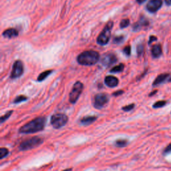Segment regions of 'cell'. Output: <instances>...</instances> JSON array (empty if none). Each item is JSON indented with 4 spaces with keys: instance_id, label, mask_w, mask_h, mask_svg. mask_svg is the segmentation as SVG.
<instances>
[{
    "instance_id": "obj_14",
    "label": "cell",
    "mask_w": 171,
    "mask_h": 171,
    "mask_svg": "<svg viewBox=\"0 0 171 171\" xmlns=\"http://www.w3.org/2000/svg\"><path fill=\"white\" fill-rule=\"evenodd\" d=\"M162 48H161V46L160 44H155L154 45L151 49V53H152V55L154 58H157L160 57L162 54Z\"/></svg>"
},
{
    "instance_id": "obj_33",
    "label": "cell",
    "mask_w": 171,
    "mask_h": 171,
    "mask_svg": "<svg viewBox=\"0 0 171 171\" xmlns=\"http://www.w3.org/2000/svg\"><path fill=\"white\" fill-rule=\"evenodd\" d=\"M165 2L167 5H171V0H165Z\"/></svg>"
},
{
    "instance_id": "obj_16",
    "label": "cell",
    "mask_w": 171,
    "mask_h": 171,
    "mask_svg": "<svg viewBox=\"0 0 171 171\" xmlns=\"http://www.w3.org/2000/svg\"><path fill=\"white\" fill-rule=\"evenodd\" d=\"M96 120H97V117L96 116H86L81 119L80 123L83 125H89L95 122Z\"/></svg>"
},
{
    "instance_id": "obj_24",
    "label": "cell",
    "mask_w": 171,
    "mask_h": 171,
    "mask_svg": "<svg viewBox=\"0 0 171 171\" xmlns=\"http://www.w3.org/2000/svg\"><path fill=\"white\" fill-rule=\"evenodd\" d=\"M166 103H167V102L166 101H158L154 104L152 107L154 108H158L163 107V106L166 104Z\"/></svg>"
},
{
    "instance_id": "obj_17",
    "label": "cell",
    "mask_w": 171,
    "mask_h": 171,
    "mask_svg": "<svg viewBox=\"0 0 171 171\" xmlns=\"http://www.w3.org/2000/svg\"><path fill=\"white\" fill-rule=\"evenodd\" d=\"M52 72H53L52 70H46V71L43 72L39 74L38 79H37V80H38V82H41V81L44 80L47 78V77L50 75V74Z\"/></svg>"
},
{
    "instance_id": "obj_11",
    "label": "cell",
    "mask_w": 171,
    "mask_h": 171,
    "mask_svg": "<svg viewBox=\"0 0 171 171\" xmlns=\"http://www.w3.org/2000/svg\"><path fill=\"white\" fill-rule=\"evenodd\" d=\"M106 85L110 88H114L118 86L119 80L117 78L113 76H108L104 79Z\"/></svg>"
},
{
    "instance_id": "obj_32",
    "label": "cell",
    "mask_w": 171,
    "mask_h": 171,
    "mask_svg": "<svg viewBox=\"0 0 171 171\" xmlns=\"http://www.w3.org/2000/svg\"><path fill=\"white\" fill-rule=\"evenodd\" d=\"M146 1H147V0H136V1H137L139 4H142Z\"/></svg>"
},
{
    "instance_id": "obj_20",
    "label": "cell",
    "mask_w": 171,
    "mask_h": 171,
    "mask_svg": "<svg viewBox=\"0 0 171 171\" xmlns=\"http://www.w3.org/2000/svg\"><path fill=\"white\" fill-rule=\"evenodd\" d=\"M27 100H28V97H26V96H24V95H20V96H18V97H16V98L14 99V104H18V103L26 101Z\"/></svg>"
},
{
    "instance_id": "obj_29",
    "label": "cell",
    "mask_w": 171,
    "mask_h": 171,
    "mask_svg": "<svg viewBox=\"0 0 171 171\" xmlns=\"http://www.w3.org/2000/svg\"><path fill=\"white\" fill-rule=\"evenodd\" d=\"M170 152H171V143L167 146L164 150V154H168Z\"/></svg>"
},
{
    "instance_id": "obj_15",
    "label": "cell",
    "mask_w": 171,
    "mask_h": 171,
    "mask_svg": "<svg viewBox=\"0 0 171 171\" xmlns=\"http://www.w3.org/2000/svg\"><path fill=\"white\" fill-rule=\"evenodd\" d=\"M168 76H169V74H160L159 76H157V78L155 79V81H154L152 85L154 86H157L158 85H159V84L163 83L168 78Z\"/></svg>"
},
{
    "instance_id": "obj_2",
    "label": "cell",
    "mask_w": 171,
    "mask_h": 171,
    "mask_svg": "<svg viewBox=\"0 0 171 171\" xmlns=\"http://www.w3.org/2000/svg\"><path fill=\"white\" fill-rule=\"evenodd\" d=\"M100 54L96 51L88 50L80 54L77 58V61L83 66L94 65L100 59Z\"/></svg>"
},
{
    "instance_id": "obj_31",
    "label": "cell",
    "mask_w": 171,
    "mask_h": 171,
    "mask_svg": "<svg viewBox=\"0 0 171 171\" xmlns=\"http://www.w3.org/2000/svg\"><path fill=\"white\" fill-rule=\"evenodd\" d=\"M157 37H155V36H150V39H149V41H148V44H150L151 43H152V41H157Z\"/></svg>"
},
{
    "instance_id": "obj_27",
    "label": "cell",
    "mask_w": 171,
    "mask_h": 171,
    "mask_svg": "<svg viewBox=\"0 0 171 171\" xmlns=\"http://www.w3.org/2000/svg\"><path fill=\"white\" fill-rule=\"evenodd\" d=\"M124 53L127 56H130L131 54V47L130 46H126L123 49Z\"/></svg>"
},
{
    "instance_id": "obj_9",
    "label": "cell",
    "mask_w": 171,
    "mask_h": 171,
    "mask_svg": "<svg viewBox=\"0 0 171 171\" xmlns=\"http://www.w3.org/2000/svg\"><path fill=\"white\" fill-rule=\"evenodd\" d=\"M117 57H116L115 54L112 53H105L102 56L100 62L101 64L104 66L108 68V67L112 66V64H115L117 62Z\"/></svg>"
},
{
    "instance_id": "obj_23",
    "label": "cell",
    "mask_w": 171,
    "mask_h": 171,
    "mask_svg": "<svg viewBox=\"0 0 171 171\" xmlns=\"http://www.w3.org/2000/svg\"><path fill=\"white\" fill-rule=\"evenodd\" d=\"M124 40V37L123 36H116L114 38V44H120Z\"/></svg>"
},
{
    "instance_id": "obj_7",
    "label": "cell",
    "mask_w": 171,
    "mask_h": 171,
    "mask_svg": "<svg viewBox=\"0 0 171 171\" xmlns=\"http://www.w3.org/2000/svg\"><path fill=\"white\" fill-rule=\"evenodd\" d=\"M109 101L108 95L105 93H100L96 94L94 100V106L96 108L100 109L104 107Z\"/></svg>"
},
{
    "instance_id": "obj_12",
    "label": "cell",
    "mask_w": 171,
    "mask_h": 171,
    "mask_svg": "<svg viewBox=\"0 0 171 171\" xmlns=\"http://www.w3.org/2000/svg\"><path fill=\"white\" fill-rule=\"evenodd\" d=\"M18 31L16 29L9 28L5 30L2 34V35L6 38H14L18 36Z\"/></svg>"
},
{
    "instance_id": "obj_1",
    "label": "cell",
    "mask_w": 171,
    "mask_h": 171,
    "mask_svg": "<svg viewBox=\"0 0 171 171\" xmlns=\"http://www.w3.org/2000/svg\"><path fill=\"white\" fill-rule=\"evenodd\" d=\"M46 122L44 117H38L26 124L19 128V132L21 134L36 133L44 130Z\"/></svg>"
},
{
    "instance_id": "obj_5",
    "label": "cell",
    "mask_w": 171,
    "mask_h": 171,
    "mask_svg": "<svg viewBox=\"0 0 171 171\" xmlns=\"http://www.w3.org/2000/svg\"><path fill=\"white\" fill-rule=\"evenodd\" d=\"M68 121V117L65 114L57 113L52 116L50 119V123L52 126L56 129H58L63 127L66 124Z\"/></svg>"
},
{
    "instance_id": "obj_28",
    "label": "cell",
    "mask_w": 171,
    "mask_h": 171,
    "mask_svg": "<svg viewBox=\"0 0 171 171\" xmlns=\"http://www.w3.org/2000/svg\"><path fill=\"white\" fill-rule=\"evenodd\" d=\"M143 50H144V48H143V46L142 45H139L137 47V53L138 55H141V54H142L143 52Z\"/></svg>"
},
{
    "instance_id": "obj_10",
    "label": "cell",
    "mask_w": 171,
    "mask_h": 171,
    "mask_svg": "<svg viewBox=\"0 0 171 171\" xmlns=\"http://www.w3.org/2000/svg\"><path fill=\"white\" fill-rule=\"evenodd\" d=\"M162 5V0H150L147 5V9L150 13H155Z\"/></svg>"
},
{
    "instance_id": "obj_18",
    "label": "cell",
    "mask_w": 171,
    "mask_h": 171,
    "mask_svg": "<svg viewBox=\"0 0 171 171\" xmlns=\"http://www.w3.org/2000/svg\"><path fill=\"white\" fill-rule=\"evenodd\" d=\"M124 64H120L118 66H116L112 68V70H110V72L112 73H119L121 72L124 70Z\"/></svg>"
},
{
    "instance_id": "obj_25",
    "label": "cell",
    "mask_w": 171,
    "mask_h": 171,
    "mask_svg": "<svg viewBox=\"0 0 171 171\" xmlns=\"http://www.w3.org/2000/svg\"><path fill=\"white\" fill-rule=\"evenodd\" d=\"M12 113H13V111L11 110V111H9V112H7L4 116H2L1 117V124L4 123L5 121L7 120V119L9 118V116L12 114Z\"/></svg>"
},
{
    "instance_id": "obj_30",
    "label": "cell",
    "mask_w": 171,
    "mask_h": 171,
    "mask_svg": "<svg viewBox=\"0 0 171 171\" xmlns=\"http://www.w3.org/2000/svg\"><path fill=\"white\" fill-rule=\"evenodd\" d=\"M124 93V91L123 90H118V91H116L115 92H114L112 94V95L114 96H120L122 94Z\"/></svg>"
},
{
    "instance_id": "obj_19",
    "label": "cell",
    "mask_w": 171,
    "mask_h": 171,
    "mask_svg": "<svg viewBox=\"0 0 171 171\" xmlns=\"http://www.w3.org/2000/svg\"><path fill=\"white\" fill-rule=\"evenodd\" d=\"M128 144V140L121 139V140H118L115 142V145L118 147H124L127 145Z\"/></svg>"
},
{
    "instance_id": "obj_8",
    "label": "cell",
    "mask_w": 171,
    "mask_h": 171,
    "mask_svg": "<svg viewBox=\"0 0 171 171\" xmlns=\"http://www.w3.org/2000/svg\"><path fill=\"white\" fill-rule=\"evenodd\" d=\"M24 64L20 60H17L14 62L12 68L10 77L11 79H16L19 78L24 73Z\"/></svg>"
},
{
    "instance_id": "obj_26",
    "label": "cell",
    "mask_w": 171,
    "mask_h": 171,
    "mask_svg": "<svg viewBox=\"0 0 171 171\" xmlns=\"http://www.w3.org/2000/svg\"><path fill=\"white\" fill-rule=\"evenodd\" d=\"M135 108V104H129L128 106H125L122 107V110L125 111V112H128V111L132 110V109Z\"/></svg>"
},
{
    "instance_id": "obj_6",
    "label": "cell",
    "mask_w": 171,
    "mask_h": 171,
    "mask_svg": "<svg viewBox=\"0 0 171 171\" xmlns=\"http://www.w3.org/2000/svg\"><path fill=\"white\" fill-rule=\"evenodd\" d=\"M83 89L84 85L80 82H76L74 84L72 91L70 93V97H69V100H70V103L75 104L76 102L82 92Z\"/></svg>"
},
{
    "instance_id": "obj_34",
    "label": "cell",
    "mask_w": 171,
    "mask_h": 171,
    "mask_svg": "<svg viewBox=\"0 0 171 171\" xmlns=\"http://www.w3.org/2000/svg\"><path fill=\"white\" fill-rule=\"evenodd\" d=\"M157 90H155V91L153 92L150 93L149 96H152V95H154V94H156V93H157Z\"/></svg>"
},
{
    "instance_id": "obj_21",
    "label": "cell",
    "mask_w": 171,
    "mask_h": 171,
    "mask_svg": "<svg viewBox=\"0 0 171 171\" xmlns=\"http://www.w3.org/2000/svg\"><path fill=\"white\" fill-rule=\"evenodd\" d=\"M130 25V20L129 19H124L120 23V28L124 29L127 28V27Z\"/></svg>"
},
{
    "instance_id": "obj_22",
    "label": "cell",
    "mask_w": 171,
    "mask_h": 171,
    "mask_svg": "<svg viewBox=\"0 0 171 171\" xmlns=\"http://www.w3.org/2000/svg\"><path fill=\"white\" fill-rule=\"evenodd\" d=\"M9 154V151L6 148H0V159H3L4 158L7 157V155Z\"/></svg>"
},
{
    "instance_id": "obj_13",
    "label": "cell",
    "mask_w": 171,
    "mask_h": 171,
    "mask_svg": "<svg viewBox=\"0 0 171 171\" xmlns=\"http://www.w3.org/2000/svg\"><path fill=\"white\" fill-rule=\"evenodd\" d=\"M148 21L147 19L145 18H140V19L138 22L135 24V25L133 26V30L134 31H138L140 30L141 28L143 26H148Z\"/></svg>"
},
{
    "instance_id": "obj_4",
    "label": "cell",
    "mask_w": 171,
    "mask_h": 171,
    "mask_svg": "<svg viewBox=\"0 0 171 171\" xmlns=\"http://www.w3.org/2000/svg\"><path fill=\"white\" fill-rule=\"evenodd\" d=\"M42 142H43L42 138L38 137V136H34V137L22 142L19 146V150L22 151L33 149V148H35L41 145Z\"/></svg>"
},
{
    "instance_id": "obj_3",
    "label": "cell",
    "mask_w": 171,
    "mask_h": 171,
    "mask_svg": "<svg viewBox=\"0 0 171 171\" xmlns=\"http://www.w3.org/2000/svg\"><path fill=\"white\" fill-rule=\"evenodd\" d=\"M114 23L113 21H108L106 25L102 31L100 35L97 38V43L100 46H104L107 44L110 39L111 37V30L113 28Z\"/></svg>"
}]
</instances>
